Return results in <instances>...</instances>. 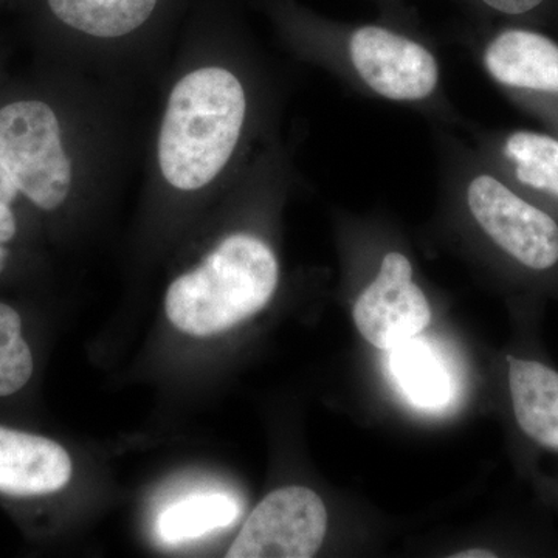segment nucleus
Returning <instances> with one entry per match:
<instances>
[{"mask_svg": "<svg viewBox=\"0 0 558 558\" xmlns=\"http://www.w3.org/2000/svg\"><path fill=\"white\" fill-rule=\"evenodd\" d=\"M284 90L269 58L240 33L178 50L146 149L150 196L185 204L227 194L278 134Z\"/></svg>", "mask_w": 558, "mask_h": 558, "instance_id": "obj_1", "label": "nucleus"}, {"mask_svg": "<svg viewBox=\"0 0 558 558\" xmlns=\"http://www.w3.org/2000/svg\"><path fill=\"white\" fill-rule=\"evenodd\" d=\"M123 90L68 70L58 94L0 102V163L40 215L123 180L134 145Z\"/></svg>", "mask_w": 558, "mask_h": 558, "instance_id": "obj_2", "label": "nucleus"}, {"mask_svg": "<svg viewBox=\"0 0 558 558\" xmlns=\"http://www.w3.org/2000/svg\"><path fill=\"white\" fill-rule=\"evenodd\" d=\"M266 9L296 60L371 100L414 110L432 126H470L447 94L438 49L418 21H333L295 0H266Z\"/></svg>", "mask_w": 558, "mask_h": 558, "instance_id": "obj_3", "label": "nucleus"}, {"mask_svg": "<svg viewBox=\"0 0 558 558\" xmlns=\"http://www.w3.org/2000/svg\"><path fill=\"white\" fill-rule=\"evenodd\" d=\"M433 130L447 205L510 269L542 281H558L556 218L517 193L478 150L451 134L449 128Z\"/></svg>", "mask_w": 558, "mask_h": 558, "instance_id": "obj_4", "label": "nucleus"}, {"mask_svg": "<svg viewBox=\"0 0 558 558\" xmlns=\"http://www.w3.org/2000/svg\"><path fill=\"white\" fill-rule=\"evenodd\" d=\"M279 274L271 242L258 230L234 229L171 282L165 310L182 332L216 336L263 311L277 292Z\"/></svg>", "mask_w": 558, "mask_h": 558, "instance_id": "obj_5", "label": "nucleus"}, {"mask_svg": "<svg viewBox=\"0 0 558 558\" xmlns=\"http://www.w3.org/2000/svg\"><path fill=\"white\" fill-rule=\"evenodd\" d=\"M46 5L68 35L70 72L124 89L163 60L149 43L160 0H46Z\"/></svg>", "mask_w": 558, "mask_h": 558, "instance_id": "obj_6", "label": "nucleus"}, {"mask_svg": "<svg viewBox=\"0 0 558 558\" xmlns=\"http://www.w3.org/2000/svg\"><path fill=\"white\" fill-rule=\"evenodd\" d=\"M459 43L478 61L487 78L512 97L558 101V43L531 28H465Z\"/></svg>", "mask_w": 558, "mask_h": 558, "instance_id": "obj_7", "label": "nucleus"}, {"mask_svg": "<svg viewBox=\"0 0 558 558\" xmlns=\"http://www.w3.org/2000/svg\"><path fill=\"white\" fill-rule=\"evenodd\" d=\"M414 275L405 252L381 250L376 269L354 306L355 326L373 347L389 351L427 328L432 307Z\"/></svg>", "mask_w": 558, "mask_h": 558, "instance_id": "obj_8", "label": "nucleus"}, {"mask_svg": "<svg viewBox=\"0 0 558 558\" xmlns=\"http://www.w3.org/2000/svg\"><path fill=\"white\" fill-rule=\"evenodd\" d=\"M328 512L306 487L271 492L250 513L234 539L229 558H310L323 545Z\"/></svg>", "mask_w": 558, "mask_h": 558, "instance_id": "obj_9", "label": "nucleus"}, {"mask_svg": "<svg viewBox=\"0 0 558 558\" xmlns=\"http://www.w3.org/2000/svg\"><path fill=\"white\" fill-rule=\"evenodd\" d=\"M468 130L473 148L499 178L527 201H543L546 207L558 209L557 137L527 130Z\"/></svg>", "mask_w": 558, "mask_h": 558, "instance_id": "obj_10", "label": "nucleus"}, {"mask_svg": "<svg viewBox=\"0 0 558 558\" xmlns=\"http://www.w3.org/2000/svg\"><path fill=\"white\" fill-rule=\"evenodd\" d=\"M510 411L529 446L558 457V371L535 357L509 354Z\"/></svg>", "mask_w": 558, "mask_h": 558, "instance_id": "obj_11", "label": "nucleus"}, {"mask_svg": "<svg viewBox=\"0 0 558 558\" xmlns=\"http://www.w3.org/2000/svg\"><path fill=\"white\" fill-rule=\"evenodd\" d=\"M389 371L403 396L421 410H442L457 392L447 355L421 337L389 349Z\"/></svg>", "mask_w": 558, "mask_h": 558, "instance_id": "obj_12", "label": "nucleus"}, {"mask_svg": "<svg viewBox=\"0 0 558 558\" xmlns=\"http://www.w3.org/2000/svg\"><path fill=\"white\" fill-rule=\"evenodd\" d=\"M240 505L229 495H194L161 512L157 534L161 542L178 545L230 526L240 519Z\"/></svg>", "mask_w": 558, "mask_h": 558, "instance_id": "obj_13", "label": "nucleus"}, {"mask_svg": "<svg viewBox=\"0 0 558 558\" xmlns=\"http://www.w3.org/2000/svg\"><path fill=\"white\" fill-rule=\"evenodd\" d=\"M36 376V351L24 312L0 300V402L20 398Z\"/></svg>", "mask_w": 558, "mask_h": 558, "instance_id": "obj_14", "label": "nucleus"}, {"mask_svg": "<svg viewBox=\"0 0 558 558\" xmlns=\"http://www.w3.org/2000/svg\"><path fill=\"white\" fill-rule=\"evenodd\" d=\"M469 11L473 21L488 24L497 20H526L537 16L550 0H458Z\"/></svg>", "mask_w": 558, "mask_h": 558, "instance_id": "obj_15", "label": "nucleus"}, {"mask_svg": "<svg viewBox=\"0 0 558 558\" xmlns=\"http://www.w3.org/2000/svg\"><path fill=\"white\" fill-rule=\"evenodd\" d=\"M21 201L24 197L0 163V242L10 247L20 240L22 233L21 216L17 213Z\"/></svg>", "mask_w": 558, "mask_h": 558, "instance_id": "obj_16", "label": "nucleus"}, {"mask_svg": "<svg viewBox=\"0 0 558 558\" xmlns=\"http://www.w3.org/2000/svg\"><path fill=\"white\" fill-rule=\"evenodd\" d=\"M379 16L395 21H417L416 14L407 7L405 0H374Z\"/></svg>", "mask_w": 558, "mask_h": 558, "instance_id": "obj_17", "label": "nucleus"}, {"mask_svg": "<svg viewBox=\"0 0 558 558\" xmlns=\"http://www.w3.org/2000/svg\"><path fill=\"white\" fill-rule=\"evenodd\" d=\"M13 250H11L10 245L0 242V279L5 278L13 270Z\"/></svg>", "mask_w": 558, "mask_h": 558, "instance_id": "obj_18", "label": "nucleus"}, {"mask_svg": "<svg viewBox=\"0 0 558 558\" xmlns=\"http://www.w3.org/2000/svg\"><path fill=\"white\" fill-rule=\"evenodd\" d=\"M454 558H494L497 557V554L492 553V550L487 549H473L465 550V553L454 554Z\"/></svg>", "mask_w": 558, "mask_h": 558, "instance_id": "obj_19", "label": "nucleus"}, {"mask_svg": "<svg viewBox=\"0 0 558 558\" xmlns=\"http://www.w3.org/2000/svg\"><path fill=\"white\" fill-rule=\"evenodd\" d=\"M523 102H529V105L532 106V108L539 109L542 112L550 113V116H556L557 124H558V112L557 110H554L553 108H549V106L543 105V102L535 101V100H520Z\"/></svg>", "mask_w": 558, "mask_h": 558, "instance_id": "obj_20", "label": "nucleus"}]
</instances>
